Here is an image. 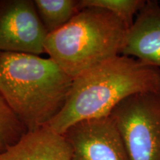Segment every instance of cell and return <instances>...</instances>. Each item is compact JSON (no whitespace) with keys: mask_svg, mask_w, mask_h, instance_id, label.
I'll return each mask as SVG.
<instances>
[{"mask_svg":"<svg viewBox=\"0 0 160 160\" xmlns=\"http://www.w3.org/2000/svg\"><path fill=\"white\" fill-rule=\"evenodd\" d=\"M145 2L146 0H79V10L87 7L106 10L121 20L128 30Z\"/></svg>","mask_w":160,"mask_h":160,"instance_id":"obj_10","label":"cell"},{"mask_svg":"<svg viewBox=\"0 0 160 160\" xmlns=\"http://www.w3.org/2000/svg\"><path fill=\"white\" fill-rule=\"evenodd\" d=\"M28 132L0 95V154L17 144Z\"/></svg>","mask_w":160,"mask_h":160,"instance_id":"obj_11","label":"cell"},{"mask_svg":"<svg viewBox=\"0 0 160 160\" xmlns=\"http://www.w3.org/2000/svg\"><path fill=\"white\" fill-rule=\"evenodd\" d=\"M122 55L160 68V3L146 0L128 30Z\"/></svg>","mask_w":160,"mask_h":160,"instance_id":"obj_7","label":"cell"},{"mask_svg":"<svg viewBox=\"0 0 160 160\" xmlns=\"http://www.w3.org/2000/svg\"><path fill=\"white\" fill-rule=\"evenodd\" d=\"M48 34L33 0H0V52L39 56Z\"/></svg>","mask_w":160,"mask_h":160,"instance_id":"obj_5","label":"cell"},{"mask_svg":"<svg viewBox=\"0 0 160 160\" xmlns=\"http://www.w3.org/2000/svg\"><path fill=\"white\" fill-rule=\"evenodd\" d=\"M127 32L122 22L111 12L83 8L63 27L48 34L45 53L74 79L121 55Z\"/></svg>","mask_w":160,"mask_h":160,"instance_id":"obj_3","label":"cell"},{"mask_svg":"<svg viewBox=\"0 0 160 160\" xmlns=\"http://www.w3.org/2000/svg\"><path fill=\"white\" fill-rule=\"evenodd\" d=\"M73 79L50 57L0 52V95L28 131L59 114Z\"/></svg>","mask_w":160,"mask_h":160,"instance_id":"obj_2","label":"cell"},{"mask_svg":"<svg viewBox=\"0 0 160 160\" xmlns=\"http://www.w3.org/2000/svg\"><path fill=\"white\" fill-rule=\"evenodd\" d=\"M62 135L71 148V160H131L110 116L79 122Z\"/></svg>","mask_w":160,"mask_h":160,"instance_id":"obj_6","label":"cell"},{"mask_svg":"<svg viewBox=\"0 0 160 160\" xmlns=\"http://www.w3.org/2000/svg\"><path fill=\"white\" fill-rule=\"evenodd\" d=\"M146 92L160 93V68L117 56L73 79L65 106L48 127L62 135L79 122L109 117L125 98Z\"/></svg>","mask_w":160,"mask_h":160,"instance_id":"obj_1","label":"cell"},{"mask_svg":"<svg viewBox=\"0 0 160 160\" xmlns=\"http://www.w3.org/2000/svg\"><path fill=\"white\" fill-rule=\"evenodd\" d=\"M131 160H160V93L133 94L110 114Z\"/></svg>","mask_w":160,"mask_h":160,"instance_id":"obj_4","label":"cell"},{"mask_svg":"<svg viewBox=\"0 0 160 160\" xmlns=\"http://www.w3.org/2000/svg\"><path fill=\"white\" fill-rule=\"evenodd\" d=\"M0 160H71V148L63 135L45 126L28 132Z\"/></svg>","mask_w":160,"mask_h":160,"instance_id":"obj_8","label":"cell"},{"mask_svg":"<svg viewBox=\"0 0 160 160\" xmlns=\"http://www.w3.org/2000/svg\"><path fill=\"white\" fill-rule=\"evenodd\" d=\"M37 15L48 33L64 25L79 11L77 0H33Z\"/></svg>","mask_w":160,"mask_h":160,"instance_id":"obj_9","label":"cell"}]
</instances>
